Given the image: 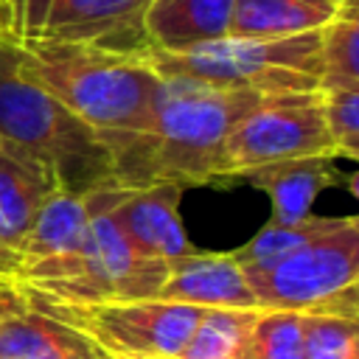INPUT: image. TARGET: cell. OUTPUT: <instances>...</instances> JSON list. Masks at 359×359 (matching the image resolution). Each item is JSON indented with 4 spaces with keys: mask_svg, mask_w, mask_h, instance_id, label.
<instances>
[{
    "mask_svg": "<svg viewBox=\"0 0 359 359\" xmlns=\"http://www.w3.org/2000/svg\"><path fill=\"white\" fill-rule=\"evenodd\" d=\"M157 300L199 309H261L233 252H188L168 261Z\"/></svg>",
    "mask_w": 359,
    "mask_h": 359,
    "instance_id": "7c38bea8",
    "label": "cell"
},
{
    "mask_svg": "<svg viewBox=\"0 0 359 359\" xmlns=\"http://www.w3.org/2000/svg\"><path fill=\"white\" fill-rule=\"evenodd\" d=\"M309 311H325V314H342V317L359 320V278L351 286H345L342 292H337L334 297H328L325 303H320Z\"/></svg>",
    "mask_w": 359,
    "mask_h": 359,
    "instance_id": "d4e9b609",
    "label": "cell"
},
{
    "mask_svg": "<svg viewBox=\"0 0 359 359\" xmlns=\"http://www.w3.org/2000/svg\"><path fill=\"white\" fill-rule=\"evenodd\" d=\"M320 93H323L325 121H328L337 143L359 140V84L320 90Z\"/></svg>",
    "mask_w": 359,
    "mask_h": 359,
    "instance_id": "603a6c76",
    "label": "cell"
},
{
    "mask_svg": "<svg viewBox=\"0 0 359 359\" xmlns=\"http://www.w3.org/2000/svg\"><path fill=\"white\" fill-rule=\"evenodd\" d=\"M0 140L50 165L65 191L115 185L101 137L28 76L20 42L6 36H0Z\"/></svg>",
    "mask_w": 359,
    "mask_h": 359,
    "instance_id": "3957f363",
    "label": "cell"
},
{
    "mask_svg": "<svg viewBox=\"0 0 359 359\" xmlns=\"http://www.w3.org/2000/svg\"><path fill=\"white\" fill-rule=\"evenodd\" d=\"M25 309H28V300H25V292L20 289V283L11 278H0V320L14 317Z\"/></svg>",
    "mask_w": 359,
    "mask_h": 359,
    "instance_id": "484cf974",
    "label": "cell"
},
{
    "mask_svg": "<svg viewBox=\"0 0 359 359\" xmlns=\"http://www.w3.org/2000/svg\"><path fill=\"white\" fill-rule=\"evenodd\" d=\"M160 79L264 95L317 93L323 81V28L289 36H236L194 45L188 50L140 53Z\"/></svg>",
    "mask_w": 359,
    "mask_h": 359,
    "instance_id": "277c9868",
    "label": "cell"
},
{
    "mask_svg": "<svg viewBox=\"0 0 359 359\" xmlns=\"http://www.w3.org/2000/svg\"><path fill=\"white\" fill-rule=\"evenodd\" d=\"M28 306L45 311L70 328L81 331L107 359H171L182 351L205 309L146 300H104V303H56L28 297Z\"/></svg>",
    "mask_w": 359,
    "mask_h": 359,
    "instance_id": "8992f818",
    "label": "cell"
},
{
    "mask_svg": "<svg viewBox=\"0 0 359 359\" xmlns=\"http://www.w3.org/2000/svg\"><path fill=\"white\" fill-rule=\"evenodd\" d=\"M59 188L50 165L0 140V278H11L42 202Z\"/></svg>",
    "mask_w": 359,
    "mask_h": 359,
    "instance_id": "30bf717a",
    "label": "cell"
},
{
    "mask_svg": "<svg viewBox=\"0 0 359 359\" xmlns=\"http://www.w3.org/2000/svg\"><path fill=\"white\" fill-rule=\"evenodd\" d=\"M50 0H3V36L25 42L39 34Z\"/></svg>",
    "mask_w": 359,
    "mask_h": 359,
    "instance_id": "cb8c5ba5",
    "label": "cell"
},
{
    "mask_svg": "<svg viewBox=\"0 0 359 359\" xmlns=\"http://www.w3.org/2000/svg\"><path fill=\"white\" fill-rule=\"evenodd\" d=\"M359 84V22L331 20L323 28V81L320 90Z\"/></svg>",
    "mask_w": 359,
    "mask_h": 359,
    "instance_id": "7402d4cb",
    "label": "cell"
},
{
    "mask_svg": "<svg viewBox=\"0 0 359 359\" xmlns=\"http://www.w3.org/2000/svg\"><path fill=\"white\" fill-rule=\"evenodd\" d=\"M104 188H109V185H104ZM104 188L87 191V194L56 188L42 202L39 213L34 216V224H31V230H28L22 247H20L17 272H22V269H28L34 264L59 258V255L70 252L73 247H79V241L84 238V233L90 227L93 213L101 208Z\"/></svg>",
    "mask_w": 359,
    "mask_h": 359,
    "instance_id": "4fadbf2b",
    "label": "cell"
},
{
    "mask_svg": "<svg viewBox=\"0 0 359 359\" xmlns=\"http://www.w3.org/2000/svg\"><path fill=\"white\" fill-rule=\"evenodd\" d=\"M348 188H351V194L359 199V168H356V171L348 177Z\"/></svg>",
    "mask_w": 359,
    "mask_h": 359,
    "instance_id": "f1b7e54d",
    "label": "cell"
},
{
    "mask_svg": "<svg viewBox=\"0 0 359 359\" xmlns=\"http://www.w3.org/2000/svg\"><path fill=\"white\" fill-rule=\"evenodd\" d=\"M180 194L182 188L171 182L123 188L112 202L109 216L137 252L157 261H174L194 252L177 210Z\"/></svg>",
    "mask_w": 359,
    "mask_h": 359,
    "instance_id": "8fae6325",
    "label": "cell"
},
{
    "mask_svg": "<svg viewBox=\"0 0 359 359\" xmlns=\"http://www.w3.org/2000/svg\"><path fill=\"white\" fill-rule=\"evenodd\" d=\"M328 3H337V6H339V3H342V0H328Z\"/></svg>",
    "mask_w": 359,
    "mask_h": 359,
    "instance_id": "f546056e",
    "label": "cell"
},
{
    "mask_svg": "<svg viewBox=\"0 0 359 359\" xmlns=\"http://www.w3.org/2000/svg\"><path fill=\"white\" fill-rule=\"evenodd\" d=\"M337 17H339V20H353V22H359V0H342Z\"/></svg>",
    "mask_w": 359,
    "mask_h": 359,
    "instance_id": "4316f807",
    "label": "cell"
},
{
    "mask_svg": "<svg viewBox=\"0 0 359 359\" xmlns=\"http://www.w3.org/2000/svg\"><path fill=\"white\" fill-rule=\"evenodd\" d=\"M359 278V213L311 238L275 266L247 275L261 309L309 311Z\"/></svg>",
    "mask_w": 359,
    "mask_h": 359,
    "instance_id": "ba28073f",
    "label": "cell"
},
{
    "mask_svg": "<svg viewBox=\"0 0 359 359\" xmlns=\"http://www.w3.org/2000/svg\"><path fill=\"white\" fill-rule=\"evenodd\" d=\"M297 157H339L323 109V93L272 95L247 112L227 135L222 149V180Z\"/></svg>",
    "mask_w": 359,
    "mask_h": 359,
    "instance_id": "52a82bcc",
    "label": "cell"
},
{
    "mask_svg": "<svg viewBox=\"0 0 359 359\" xmlns=\"http://www.w3.org/2000/svg\"><path fill=\"white\" fill-rule=\"evenodd\" d=\"M151 0H50L34 39L95 45L140 56L149 50L143 17Z\"/></svg>",
    "mask_w": 359,
    "mask_h": 359,
    "instance_id": "9c48e42d",
    "label": "cell"
},
{
    "mask_svg": "<svg viewBox=\"0 0 359 359\" xmlns=\"http://www.w3.org/2000/svg\"><path fill=\"white\" fill-rule=\"evenodd\" d=\"M233 0H151L143 17L149 45L188 50L230 31Z\"/></svg>",
    "mask_w": 359,
    "mask_h": 359,
    "instance_id": "9a60e30c",
    "label": "cell"
},
{
    "mask_svg": "<svg viewBox=\"0 0 359 359\" xmlns=\"http://www.w3.org/2000/svg\"><path fill=\"white\" fill-rule=\"evenodd\" d=\"M339 157H348V160H356L359 163V140L339 143Z\"/></svg>",
    "mask_w": 359,
    "mask_h": 359,
    "instance_id": "83f0119b",
    "label": "cell"
},
{
    "mask_svg": "<svg viewBox=\"0 0 359 359\" xmlns=\"http://www.w3.org/2000/svg\"><path fill=\"white\" fill-rule=\"evenodd\" d=\"M0 359H107L81 331L67 323L25 309L0 320Z\"/></svg>",
    "mask_w": 359,
    "mask_h": 359,
    "instance_id": "2e32d148",
    "label": "cell"
},
{
    "mask_svg": "<svg viewBox=\"0 0 359 359\" xmlns=\"http://www.w3.org/2000/svg\"><path fill=\"white\" fill-rule=\"evenodd\" d=\"M334 157H297V160H280L269 165L250 168L238 174L236 180L264 191L272 202L269 222L275 224H292L311 216V202L337 182V171L331 165Z\"/></svg>",
    "mask_w": 359,
    "mask_h": 359,
    "instance_id": "5bb4252c",
    "label": "cell"
},
{
    "mask_svg": "<svg viewBox=\"0 0 359 359\" xmlns=\"http://www.w3.org/2000/svg\"><path fill=\"white\" fill-rule=\"evenodd\" d=\"M342 219L345 216H314L311 213L303 222H292V224L266 222V227H261L247 244L233 250V255L241 264L244 275H258V272L275 266L278 261H283L286 255H292L294 250H300L303 244H309L311 238L334 230Z\"/></svg>",
    "mask_w": 359,
    "mask_h": 359,
    "instance_id": "d6986e66",
    "label": "cell"
},
{
    "mask_svg": "<svg viewBox=\"0 0 359 359\" xmlns=\"http://www.w3.org/2000/svg\"><path fill=\"white\" fill-rule=\"evenodd\" d=\"M266 98L272 95L163 79L149 129L104 143L115 185L171 182L185 188L222 180V149L230 129Z\"/></svg>",
    "mask_w": 359,
    "mask_h": 359,
    "instance_id": "6da1fadb",
    "label": "cell"
},
{
    "mask_svg": "<svg viewBox=\"0 0 359 359\" xmlns=\"http://www.w3.org/2000/svg\"><path fill=\"white\" fill-rule=\"evenodd\" d=\"M20 48L28 76L87 123L101 143L149 129L163 79L143 56L56 39H25Z\"/></svg>",
    "mask_w": 359,
    "mask_h": 359,
    "instance_id": "7a4b0ae2",
    "label": "cell"
},
{
    "mask_svg": "<svg viewBox=\"0 0 359 359\" xmlns=\"http://www.w3.org/2000/svg\"><path fill=\"white\" fill-rule=\"evenodd\" d=\"M247 359H303V311L261 309L250 328Z\"/></svg>",
    "mask_w": 359,
    "mask_h": 359,
    "instance_id": "ffe728a7",
    "label": "cell"
},
{
    "mask_svg": "<svg viewBox=\"0 0 359 359\" xmlns=\"http://www.w3.org/2000/svg\"><path fill=\"white\" fill-rule=\"evenodd\" d=\"M303 359H359V320L303 311Z\"/></svg>",
    "mask_w": 359,
    "mask_h": 359,
    "instance_id": "44dd1931",
    "label": "cell"
},
{
    "mask_svg": "<svg viewBox=\"0 0 359 359\" xmlns=\"http://www.w3.org/2000/svg\"><path fill=\"white\" fill-rule=\"evenodd\" d=\"M121 185L104 188L101 208L93 213L90 227L79 247L70 252L34 264L11 280L28 297L56 303H104V300H146L154 297L168 275V261L146 258L137 252L109 216Z\"/></svg>",
    "mask_w": 359,
    "mask_h": 359,
    "instance_id": "5b68a950",
    "label": "cell"
},
{
    "mask_svg": "<svg viewBox=\"0 0 359 359\" xmlns=\"http://www.w3.org/2000/svg\"><path fill=\"white\" fill-rule=\"evenodd\" d=\"M339 6L328 0H233L230 31L236 36H289L320 31L337 20Z\"/></svg>",
    "mask_w": 359,
    "mask_h": 359,
    "instance_id": "e0dca14e",
    "label": "cell"
},
{
    "mask_svg": "<svg viewBox=\"0 0 359 359\" xmlns=\"http://www.w3.org/2000/svg\"><path fill=\"white\" fill-rule=\"evenodd\" d=\"M261 309H205L182 351L171 359H247V339Z\"/></svg>",
    "mask_w": 359,
    "mask_h": 359,
    "instance_id": "ac0fdd59",
    "label": "cell"
}]
</instances>
